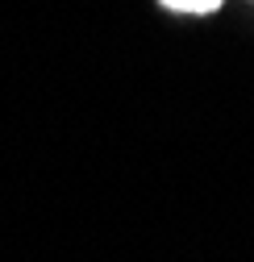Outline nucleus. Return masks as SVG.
I'll return each instance as SVG.
<instances>
[{
  "mask_svg": "<svg viewBox=\"0 0 254 262\" xmlns=\"http://www.w3.org/2000/svg\"><path fill=\"white\" fill-rule=\"evenodd\" d=\"M158 5H167L175 13H213L221 9V0H158Z\"/></svg>",
  "mask_w": 254,
  "mask_h": 262,
  "instance_id": "nucleus-1",
  "label": "nucleus"
}]
</instances>
